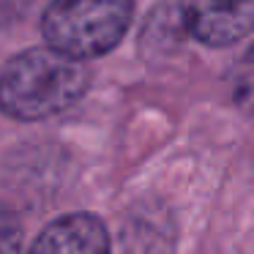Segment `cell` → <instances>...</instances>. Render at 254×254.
Returning <instances> with one entry per match:
<instances>
[{
	"instance_id": "6da1fadb",
	"label": "cell",
	"mask_w": 254,
	"mask_h": 254,
	"mask_svg": "<svg viewBox=\"0 0 254 254\" xmlns=\"http://www.w3.org/2000/svg\"><path fill=\"white\" fill-rule=\"evenodd\" d=\"M90 88V68L50 47H30L0 71V112L14 121H44L74 107Z\"/></svg>"
},
{
	"instance_id": "7a4b0ae2",
	"label": "cell",
	"mask_w": 254,
	"mask_h": 254,
	"mask_svg": "<svg viewBox=\"0 0 254 254\" xmlns=\"http://www.w3.org/2000/svg\"><path fill=\"white\" fill-rule=\"evenodd\" d=\"M134 0H52L41 14L47 47L85 63L104 58L123 41Z\"/></svg>"
},
{
	"instance_id": "3957f363",
	"label": "cell",
	"mask_w": 254,
	"mask_h": 254,
	"mask_svg": "<svg viewBox=\"0 0 254 254\" xmlns=\"http://www.w3.org/2000/svg\"><path fill=\"white\" fill-rule=\"evenodd\" d=\"M186 30L205 47H232L254 30V0H178Z\"/></svg>"
},
{
	"instance_id": "277c9868",
	"label": "cell",
	"mask_w": 254,
	"mask_h": 254,
	"mask_svg": "<svg viewBox=\"0 0 254 254\" xmlns=\"http://www.w3.org/2000/svg\"><path fill=\"white\" fill-rule=\"evenodd\" d=\"M28 254H112L110 230L96 213H63L36 235Z\"/></svg>"
},
{
	"instance_id": "5b68a950",
	"label": "cell",
	"mask_w": 254,
	"mask_h": 254,
	"mask_svg": "<svg viewBox=\"0 0 254 254\" xmlns=\"http://www.w3.org/2000/svg\"><path fill=\"white\" fill-rule=\"evenodd\" d=\"M227 88H230V96L238 110L254 115V44L241 58H235V63L230 66Z\"/></svg>"
},
{
	"instance_id": "8992f818",
	"label": "cell",
	"mask_w": 254,
	"mask_h": 254,
	"mask_svg": "<svg viewBox=\"0 0 254 254\" xmlns=\"http://www.w3.org/2000/svg\"><path fill=\"white\" fill-rule=\"evenodd\" d=\"M25 241V227L17 210L0 202V254H19Z\"/></svg>"
}]
</instances>
